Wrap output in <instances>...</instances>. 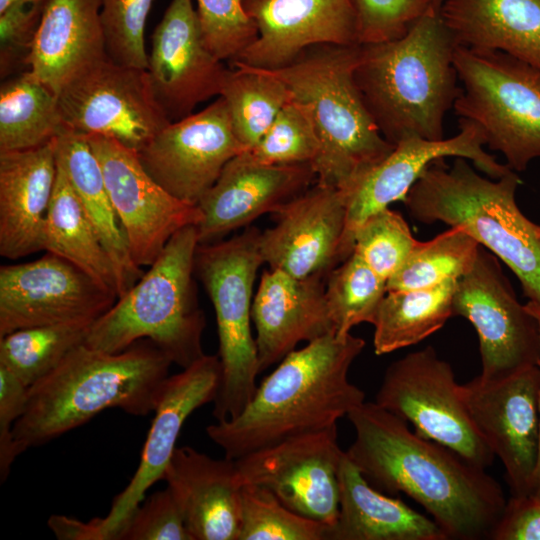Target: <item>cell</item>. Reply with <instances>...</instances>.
Here are the masks:
<instances>
[{"label": "cell", "instance_id": "cell-50", "mask_svg": "<svg viewBox=\"0 0 540 540\" xmlns=\"http://www.w3.org/2000/svg\"><path fill=\"white\" fill-rule=\"evenodd\" d=\"M20 0H0V13H2L6 8H8L13 3ZM37 1H46V0H37Z\"/></svg>", "mask_w": 540, "mask_h": 540}, {"label": "cell", "instance_id": "cell-26", "mask_svg": "<svg viewBox=\"0 0 540 540\" xmlns=\"http://www.w3.org/2000/svg\"><path fill=\"white\" fill-rule=\"evenodd\" d=\"M55 139L35 148L0 151V255L4 258L15 260L43 250L57 176Z\"/></svg>", "mask_w": 540, "mask_h": 540}, {"label": "cell", "instance_id": "cell-41", "mask_svg": "<svg viewBox=\"0 0 540 540\" xmlns=\"http://www.w3.org/2000/svg\"><path fill=\"white\" fill-rule=\"evenodd\" d=\"M202 37L207 48L220 60L232 62L257 38L254 20L244 0H193Z\"/></svg>", "mask_w": 540, "mask_h": 540}, {"label": "cell", "instance_id": "cell-30", "mask_svg": "<svg viewBox=\"0 0 540 540\" xmlns=\"http://www.w3.org/2000/svg\"><path fill=\"white\" fill-rule=\"evenodd\" d=\"M57 163L66 172L115 268L118 297L143 275L133 260L110 199L101 166L87 136L65 128L55 139Z\"/></svg>", "mask_w": 540, "mask_h": 540}, {"label": "cell", "instance_id": "cell-18", "mask_svg": "<svg viewBox=\"0 0 540 540\" xmlns=\"http://www.w3.org/2000/svg\"><path fill=\"white\" fill-rule=\"evenodd\" d=\"M244 151L226 102L218 97L204 109L171 122L137 153L144 169L163 189L198 205L225 165Z\"/></svg>", "mask_w": 540, "mask_h": 540}, {"label": "cell", "instance_id": "cell-36", "mask_svg": "<svg viewBox=\"0 0 540 540\" xmlns=\"http://www.w3.org/2000/svg\"><path fill=\"white\" fill-rule=\"evenodd\" d=\"M480 244L458 226L420 242L400 270L387 281V292L430 288L459 279L473 267Z\"/></svg>", "mask_w": 540, "mask_h": 540}, {"label": "cell", "instance_id": "cell-25", "mask_svg": "<svg viewBox=\"0 0 540 540\" xmlns=\"http://www.w3.org/2000/svg\"><path fill=\"white\" fill-rule=\"evenodd\" d=\"M162 480L179 504L192 540H238L242 483L234 459L176 447Z\"/></svg>", "mask_w": 540, "mask_h": 540}, {"label": "cell", "instance_id": "cell-37", "mask_svg": "<svg viewBox=\"0 0 540 540\" xmlns=\"http://www.w3.org/2000/svg\"><path fill=\"white\" fill-rule=\"evenodd\" d=\"M387 281L352 253L326 277L325 297L337 336L361 323L373 324L387 293Z\"/></svg>", "mask_w": 540, "mask_h": 540}, {"label": "cell", "instance_id": "cell-11", "mask_svg": "<svg viewBox=\"0 0 540 540\" xmlns=\"http://www.w3.org/2000/svg\"><path fill=\"white\" fill-rule=\"evenodd\" d=\"M452 308L477 332L481 379L499 381L539 366L538 322L517 300L498 258L481 245L471 270L456 282Z\"/></svg>", "mask_w": 540, "mask_h": 540}, {"label": "cell", "instance_id": "cell-51", "mask_svg": "<svg viewBox=\"0 0 540 540\" xmlns=\"http://www.w3.org/2000/svg\"><path fill=\"white\" fill-rule=\"evenodd\" d=\"M536 233L540 237V225L536 224Z\"/></svg>", "mask_w": 540, "mask_h": 540}, {"label": "cell", "instance_id": "cell-40", "mask_svg": "<svg viewBox=\"0 0 540 540\" xmlns=\"http://www.w3.org/2000/svg\"><path fill=\"white\" fill-rule=\"evenodd\" d=\"M418 243L401 214L388 207L368 217L357 229L352 253L388 281Z\"/></svg>", "mask_w": 540, "mask_h": 540}, {"label": "cell", "instance_id": "cell-29", "mask_svg": "<svg viewBox=\"0 0 540 540\" xmlns=\"http://www.w3.org/2000/svg\"><path fill=\"white\" fill-rule=\"evenodd\" d=\"M436 6L457 45L540 68V0H436Z\"/></svg>", "mask_w": 540, "mask_h": 540}, {"label": "cell", "instance_id": "cell-17", "mask_svg": "<svg viewBox=\"0 0 540 540\" xmlns=\"http://www.w3.org/2000/svg\"><path fill=\"white\" fill-rule=\"evenodd\" d=\"M484 146L480 128L464 118H459V132L450 138L428 140L409 135L397 142L385 159L347 192H341L346 202V224L340 262L352 254L354 235L363 222L393 202H404L411 187L434 161L446 157L465 158L493 179L509 173L511 169L486 152Z\"/></svg>", "mask_w": 540, "mask_h": 540}, {"label": "cell", "instance_id": "cell-44", "mask_svg": "<svg viewBox=\"0 0 540 540\" xmlns=\"http://www.w3.org/2000/svg\"><path fill=\"white\" fill-rule=\"evenodd\" d=\"M47 1L20 0L0 13L1 78L28 69V58Z\"/></svg>", "mask_w": 540, "mask_h": 540}, {"label": "cell", "instance_id": "cell-24", "mask_svg": "<svg viewBox=\"0 0 540 540\" xmlns=\"http://www.w3.org/2000/svg\"><path fill=\"white\" fill-rule=\"evenodd\" d=\"M296 278L268 269L252 303L260 373L279 363L298 343L335 333L325 297V278Z\"/></svg>", "mask_w": 540, "mask_h": 540}, {"label": "cell", "instance_id": "cell-45", "mask_svg": "<svg viewBox=\"0 0 540 540\" xmlns=\"http://www.w3.org/2000/svg\"><path fill=\"white\" fill-rule=\"evenodd\" d=\"M116 540H192L182 511L167 486L134 510Z\"/></svg>", "mask_w": 540, "mask_h": 540}, {"label": "cell", "instance_id": "cell-14", "mask_svg": "<svg viewBox=\"0 0 540 540\" xmlns=\"http://www.w3.org/2000/svg\"><path fill=\"white\" fill-rule=\"evenodd\" d=\"M470 419L506 471L511 499L531 495L539 453L540 367L499 381L479 376L461 385Z\"/></svg>", "mask_w": 540, "mask_h": 540}, {"label": "cell", "instance_id": "cell-22", "mask_svg": "<svg viewBox=\"0 0 540 540\" xmlns=\"http://www.w3.org/2000/svg\"><path fill=\"white\" fill-rule=\"evenodd\" d=\"M244 6L258 36L232 62L271 70L312 46L359 45L350 0H244Z\"/></svg>", "mask_w": 540, "mask_h": 540}, {"label": "cell", "instance_id": "cell-35", "mask_svg": "<svg viewBox=\"0 0 540 540\" xmlns=\"http://www.w3.org/2000/svg\"><path fill=\"white\" fill-rule=\"evenodd\" d=\"M92 323L23 328L0 337V365L28 388L52 372L85 340Z\"/></svg>", "mask_w": 540, "mask_h": 540}, {"label": "cell", "instance_id": "cell-7", "mask_svg": "<svg viewBox=\"0 0 540 540\" xmlns=\"http://www.w3.org/2000/svg\"><path fill=\"white\" fill-rule=\"evenodd\" d=\"M196 226L178 231L141 278L89 327L83 344L109 353L148 339L182 369L205 355L194 283Z\"/></svg>", "mask_w": 540, "mask_h": 540}, {"label": "cell", "instance_id": "cell-3", "mask_svg": "<svg viewBox=\"0 0 540 540\" xmlns=\"http://www.w3.org/2000/svg\"><path fill=\"white\" fill-rule=\"evenodd\" d=\"M171 364L148 339L116 353L78 345L29 387L26 409L12 430L18 454L87 423L105 409L119 408L133 416L154 412Z\"/></svg>", "mask_w": 540, "mask_h": 540}, {"label": "cell", "instance_id": "cell-19", "mask_svg": "<svg viewBox=\"0 0 540 540\" xmlns=\"http://www.w3.org/2000/svg\"><path fill=\"white\" fill-rule=\"evenodd\" d=\"M147 71L170 122L221 95L228 68L205 45L193 0H171L152 34Z\"/></svg>", "mask_w": 540, "mask_h": 540}, {"label": "cell", "instance_id": "cell-9", "mask_svg": "<svg viewBox=\"0 0 540 540\" xmlns=\"http://www.w3.org/2000/svg\"><path fill=\"white\" fill-rule=\"evenodd\" d=\"M461 92L453 108L475 123L485 146L503 154L513 171L540 158V68L500 51L457 45Z\"/></svg>", "mask_w": 540, "mask_h": 540}, {"label": "cell", "instance_id": "cell-12", "mask_svg": "<svg viewBox=\"0 0 540 540\" xmlns=\"http://www.w3.org/2000/svg\"><path fill=\"white\" fill-rule=\"evenodd\" d=\"M58 100L66 128L112 138L136 152L171 123L147 69L108 56L69 82Z\"/></svg>", "mask_w": 540, "mask_h": 540}, {"label": "cell", "instance_id": "cell-13", "mask_svg": "<svg viewBox=\"0 0 540 540\" xmlns=\"http://www.w3.org/2000/svg\"><path fill=\"white\" fill-rule=\"evenodd\" d=\"M343 455L334 426L253 451L235 464L242 484L265 488L288 509L329 527L339 512Z\"/></svg>", "mask_w": 540, "mask_h": 540}, {"label": "cell", "instance_id": "cell-1", "mask_svg": "<svg viewBox=\"0 0 540 540\" xmlns=\"http://www.w3.org/2000/svg\"><path fill=\"white\" fill-rule=\"evenodd\" d=\"M347 418L355 438L345 454L373 487L412 498L447 540L491 539L507 500L485 469L411 431L375 402L364 401Z\"/></svg>", "mask_w": 540, "mask_h": 540}, {"label": "cell", "instance_id": "cell-46", "mask_svg": "<svg viewBox=\"0 0 540 540\" xmlns=\"http://www.w3.org/2000/svg\"><path fill=\"white\" fill-rule=\"evenodd\" d=\"M28 387L12 372L0 365V480L4 482L10 473L11 465L19 455L12 430L23 415Z\"/></svg>", "mask_w": 540, "mask_h": 540}, {"label": "cell", "instance_id": "cell-48", "mask_svg": "<svg viewBox=\"0 0 540 540\" xmlns=\"http://www.w3.org/2000/svg\"><path fill=\"white\" fill-rule=\"evenodd\" d=\"M48 526L60 540H103L98 518L84 522L64 515H52Z\"/></svg>", "mask_w": 540, "mask_h": 540}, {"label": "cell", "instance_id": "cell-43", "mask_svg": "<svg viewBox=\"0 0 540 540\" xmlns=\"http://www.w3.org/2000/svg\"><path fill=\"white\" fill-rule=\"evenodd\" d=\"M359 45L393 41L434 5L435 0H350Z\"/></svg>", "mask_w": 540, "mask_h": 540}, {"label": "cell", "instance_id": "cell-10", "mask_svg": "<svg viewBox=\"0 0 540 540\" xmlns=\"http://www.w3.org/2000/svg\"><path fill=\"white\" fill-rule=\"evenodd\" d=\"M374 402L473 465L486 469L492 464L495 456L470 419L461 385L432 346L392 362Z\"/></svg>", "mask_w": 540, "mask_h": 540}, {"label": "cell", "instance_id": "cell-2", "mask_svg": "<svg viewBox=\"0 0 540 540\" xmlns=\"http://www.w3.org/2000/svg\"><path fill=\"white\" fill-rule=\"evenodd\" d=\"M365 346L353 336L327 334L287 354L257 385L250 402L233 419L206 428L225 457L238 459L301 434L337 426L365 401L348 379Z\"/></svg>", "mask_w": 540, "mask_h": 540}, {"label": "cell", "instance_id": "cell-27", "mask_svg": "<svg viewBox=\"0 0 540 540\" xmlns=\"http://www.w3.org/2000/svg\"><path fill=\"white\" fill-rule=\"evenodd\" d=\"M101 0H48L28 58V69L57 95L107 57Z\"/></svg>", "mask_w": 540, "mask_h": 540}, {"label": "cell", "instance_id": "cell-39", "mask_svg": "<svg viewBox=\"0 0 540 540\" xmlns=\"http://www.w3.org/2000/svg\"><path fill=\"white\" fill-rule=\"evenodd\" d=\"M320 142L309 108L292 98L279 111L260 141L245 155L258 164L312 163Z\"/></svg>", "mask_w": 540, "mask_h": 540}, {"label": "cell", "instance_id": "cell-38", "mask_svg": "<svg viewBox=\"0 0 540 540\" xmlns=\"http://www.w3.org/2000/svg\"><path fill=\"white\" fill-rule=\"evenodd\" d=\"M327 527L288 509L269 490L242 484L238 540H326Z\"/></svg>", "mask_w": 540, "mask_h": 540}, {"label": "cell", "instance_id": "cell-8", "mask_svg": "<svg viewBox=\"0 0 540 540\" xmlns=\"http://www.w3.org/2000/svg\"><path fill=\"white\" fill-rule=\"evenodd\" d=\"M261 231L249 227L227 240L199 244L195 273L215 310L219 340L220 381L213 416L216 421L238 416L253 397L260 373L251 331L253 285L264 263Z\"/></svg>", "mask_w": 540, "mask_h": 540}, {"label": "cell", "instance_id": "cell-31", "mask_svg": "<svg viewBox=\"0 0 540 540\" xmlns=\"http://www.w3.org/2000/svg\"><path fill=\"white\" fill-rule=\"evenodd\" d=\"M43 250L71 262L118 297V281L112 260L66 172L58 163L44 225Z\"/></svg>", "mask_w": 540, "mask_h": 540}, {"label": "cell", "instance_id": "cell-15", "mask_svg": "<svg viewBox=\"0 0 540 540\" xmlns=\"http://www.w3.org/2000/svg\"><path fill=\"white\" fill-rule=\"evenodd\" d=\"M87 136V135H86ZM134 262L150 266L181 229L202 220L198 205L163 189L144 169L138 153L101 135H88Z\"/></svg>", "mask_w": 540, "mask_h": 540}, {"label": "cell", "instance_id": "cell-47", "mask_svg": "<svg viewBox=\"0 0 540 540\" xmlns=\"http://www.w3.org/2000/svg\"><path fill=\"white\" fill-rule=\"evenodd\" d=\"M491 539L540 540V501L509 498Z\"/></svg>", "mask_w": 540, "mask_h": 540}, {"label": "cell", "instance_id": "cell-16", "mask_svg": "<svg viewBox=\"0 0 540 540\" xmlns=\"http://www.w3.org/2000/svg\"><path fill=\"white\" fill-rule=\"evenodd\" d=\"M71 262L46 252L0 267V337L13 331L74 322L93 323L117 300Z\"/></svg>", "mask_w": 540, "mask_h": 540}, {"label": "cell", "instance_id": "cell-6", "mask_svg": "<svg viewBox=\"0 0 540 540\" xmlns=\"http://www.w3.org/2000/svg\"><path fill=\"white\" fill-rule=\"evenodd\" d=\"M360 45L309 47L271 69L310 110L320 142L312 167L316 183L347 192L395 145L380 133L354 79Z\"/></svg>", "mask_w": 540, "mask_h": 540}, {"label": "cell", "instance_id": "cell-21", "mask_svg": "<svg viewBox=\"0 0 540 540\" xmlns=\"http://www.w3.org/2000/svg\"><path fill=\"white\" fill-rule=\"evenodd\" d=\"M274 216L276 224L261 232L259 239L270 269L307 278L328 275L341 263L346 202L338 189L316 183Z\"/></svg>", "mask_w": 540, "mask_h": 540}, {"label": "cell", "instance_id": "cell-20", "mask_svg": "<svg viewBox=\"0 0 540 540\" xmlns=\"http://www.w3.org/2000/svg\"><path fill=\"white\" fill-rule=\"evenodd\" d=\"M220 373L218 354H205L165 380L139 465L128 485L115 496L108 514L99 518L103 540H116L147 490L162 480L185 421L196 409L215 400Z\"/></svg>", "mask_w": 540, "mask_h": 540}, {"label": "cell", "instance_id": "cell-23", "mask_svg": "<svg viewBox=\"0 0 540 540\" xmlns=\"http://www.w3.org/2000/svg\"><path fill=\"white\" fill-rule=\"evenodd\" d=\"M316 174L311 164L263 165L244 152L232 158L198 203L199 244L223 240L235 229L265 213H277L310 188Z\"/></svg>", "mask_w": 540, "mask_h": 540}, {"label": "cell", "instance_id": "cell-49", "mask_svg": "<svg viewBox=\"0 0 540 540\" xmlns=\"http://www.w3.org/2000/svg\"><path fill=\"white\" fill-rule=\"evenodd\" d=\"M525 306L527 310L536 318L539 325V332H540V304L534 301H528L525 304ZM539 367H540V363H539ZM539 418H540V395H539ZM528 498L540 501V436H539V453H538L537 466H536L535 475H534L533 487H532L531 495Z\"/></svg>", "mask_w": 540, "mask_h": 540}, {"label": "cell", "instance_id": "cell-4", "mask_svg": "<svg viewBox=\"0 0 540 540\" xmlns=\"http://www.w3.org/2000/svg\"><path fill=\"white\" fill-rule=\"evenodd\" d=\"M457 43L435 5L401 38L360 45L354 79L382 136L444 139V118L461 87Z\"/></svg>", "mask_w": 540, "mask_h": 540}, {"label": "cell", "instance_id": "cell-5", "mask_svg": "<svg viewBox=\"0 0 540 540\" xmlns=\"http://www.w3.org/2000/svg\"><path fill=\"white\" fill-rule=\"evenodd\" d=\"M519 176L478 174L467 159L434 161L409 190L404 203L419 222L458 226L503 261L520 281L524 296L540 304V237L516 203Z\"/></svg>", "mask_w": 540, "mask_h": 540}, {"label": "cell", "instance_id": "cell-28", "mask_svg": "<svg viewBox=\"0 0 540 540\" xmlns=\"http://www.w3.org/2000/svg\"><path fill=\"white\" fill-rule=\"evenodd\" d=\"M338 478L339 512L326 540H447L433 519L373 487L345 451Z\"/></svg>", "mask_w": 540, "mask_h": 540}, {"label": "cell", "instance_id": "cell-34", "mask_svg": "<svg viewBox=\"0 0 540 540\" xmlns=\"http://www.w3.org/2000/svg\"><path fill=\"white\" fill-rule=\"evenodd\" d=\"M219 97L225 100L233 131L247 151L260 141L293 95L270 71L232 62Z\"/></svg>", "mask_w": 540, "mask_h": 540}, {"label": "cell", "instance_id": "cell-32", "mask_svg": "<svg viewBox=\"0 0 540 540\" xmlns=\"http://www.w3.org/2000/svg\"><path fill=\"white\" fill-rule=\"evenodd\" d=\"M457 280L430 288L387 292L373 323L375 354L384 355L417 344L442 328L453 316Z\"/></svg>", "mask_w": 540, "mask_h": 540}, {"label": "cell", "instance_id": "cell-33", "mask_svg": "<svg viewBox=\"0 0 540 540\" xmlns=\"http://www.w3.org/2000/svg\"><path fill=\"white\" fill-rule=\"evenodd\" d=\"M66 128L58 95L25 70L0 87V151L45 145Z\"/></svg>", "mask_w": 540, "mask_h": 540}, {"label": "cell", "instance_id": "cell-42", "mask_svg": "<svg viewBox=\"0 0 540 540\" xmlns=\"http://www.w3.org/2000/svg\"><path fill=\"white\" fill-rule=\"evenodd\" d=\"M153 0H101L107 56L120 64L147 69L145 26Z\"/></svg>", "mask_w": 540, "mask_h": 540}]
</instances>
